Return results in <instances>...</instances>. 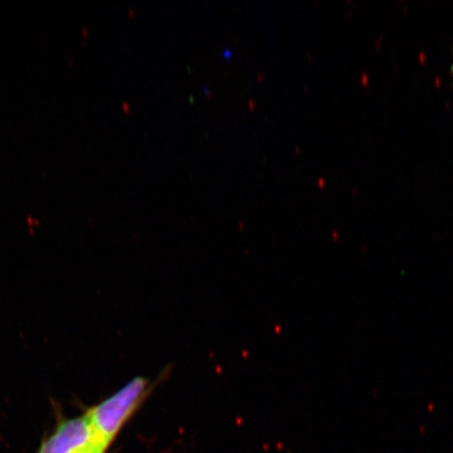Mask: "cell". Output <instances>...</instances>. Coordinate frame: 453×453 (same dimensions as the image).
I'll return each instance as SVG.
<instances>
[{"instance_id":"1","label":"cell","mask_w":453,"mask_h":453,"mask_svg":"<svg viewBox=\"0 0 453 453\" xmlns=\"http://www.w3.org/2000/svg\"><path fill=\"white\" fill-rule=\"evenodd\" d=\"M150 390L149 379L134 378L110 398L102 401L87 412L95 429L107 444L111 445L124 425L143 403Z\"/></svg>"},{"instance_id":"2","label":"cell","mask_w":453,"mask_h":453,"mask_svg":"<svg viewBox=\"0 0 453 453\" xmlns=\"http://www.w3.org/2000/svg\"><path fill=\"white\" fill-rule=\"evenodd\" d=\"M109 446L85 413L57 425L38 453H105Z\"/></svg>"},{"instance_id":"3","label":"cell","mask_w":453,"mask_h":453,"mask_svg":"<svg viewBox=\"0 0 453 453\" xmlns=\"http://www.w3.org/2000/svg\"><path fill=\"white\" fill-rule=\"evenodd\" d=\"M225 56L226 57H229L231 55V52L229 50H225V52H224Z\"/></svg>"},{"instance_id":"4","label":"cell","mask_w":453,"mask_h":453,"mask_svg":"<svg viewBox=\"0 0 453 453\" xmlns=\"http://www.w3.org/2000/svg\"><path fill=\"white\" fill-rule=\"evenodd\" d=\"M452 71H453V65H452Z\"/></svg>"}]
</instances>
